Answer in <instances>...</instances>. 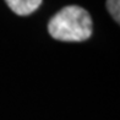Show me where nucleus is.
Instances as JSON below:
<instances>
[{
    "instance_id": "1",
    "label": "nucleus",
    "mask_w": 120,
    "mask_h": 120,
    "mask_svg": "<svg viewBox=\"0 0 120 120\" xmlns=\"http://www.w3.org/2000/svg\"><path fill=\"white\" fill-rule=\"evenodd\" d=\"M92 19L83 8L69 5L56 12L48 22V32L61 42H83L92 36Z\"/></svg>"
},
{
    "instance_id": "2",
    "label": "nucleus",
    "mask_w": 120,
    "mask_h": 120,
    "mask_svg": "<svg viewBox=\"0 0 120 120\" xmlns=\"http://www.w3.org/2000/svg\"><path fill=\"white\" fill-rule=\"evenodd\" d=\"M5 1L16 15L20 16L31 15L42 4V0H5Z\"/></svg>"
},
{
    "instance_id": "3",
    "label": "nucleus",
    "mask_w": 120,
    "mask_h": 120,
    "mask_svg": "<svg viewBox=\"0 0 120 120\" xmlns=\"http://www.w3.org/2000/svg\"><path fill=\"white\" fill-rule=\"evenodd\" d=\"M107 9L118 25H120V0H107Z\"/></svg>"
}]
</instances>
